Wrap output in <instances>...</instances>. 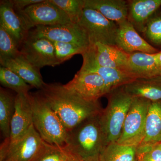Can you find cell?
I'll return each instance as SVG.
<instances>
[{
    "instance_id": "cell-1",
    "label": "cell",
    "mask_w": 161,
    "mask_h": 161,
    "mask_svg": "<svg viewBox=\"0 0 161 161\" xmlns=\"http://www.w3.org/2000/svg\"><path fill=\"white\" fill-rule=\"evenodd\" d=\"M39 92L67 132L87 119L99 115L103 109L98 101L87 100L60 83H46Z\"/></svg>"
},
{
    "instance_id": "cell-2",
    "label": "cell",
    "mask_w": 161,
    "mask_h": 161,
    "mask_svg": "<svg viewBox=\"0 0 161 161\" xmlns=\"http://www.w3.org/2000/svg\"><path fill=\"white\" fill-rule=\"evenodd\" d=\"M100 115L87 119L68 132L64 147L80 159L100 155L108 144Z\"/></svg>"
},
{
    "instance_id": "cell-3",
    "label": "cell",
    "mask_w": 161,
    "mask_h": 161,
    "mask_svg": "<svg viewBox=\"0 0 161 161\" xmlns=\"http://www.w3.org/2000/svg\"><path fill=\"white\" fill-rule=\"evenodd\" d=\"M28 97L34 126L42 139L51 145L65 147L68 132L56 112L40 92L29 93Z\"/></svg>"
},
{
    "instance_id": "cell-4",
    "label": "cell",
    "mask_w": 161,
    "mask_h": 161,
    "mask_svg": "<svg viewBox=\"0 0 161 161\" xmlns=\"http://www.w3.org/2000/svg\"><path fill=\"white\" fill-rule=\"evenodd\" d=\"M107 95L108 104L100 116L109 144L117 142L120 137L133 98L126 92L124 86L113 90Z\"/></svg>"
},
{
    "instance_id": "cell-5",
    "label": "cell",
    "mask_w": 161,
    "mask_h": 161,
    "mask_svg": "<svg viewBox=\"0 0 161 161\" xmlns=\"http://www.w3.org/2000/svg\"><path fill=\"white\" fill-rule=\"evenodd\" d=\"M151 101L142 98H133L117 142L138 147L144 138L146 121Z\"/></svg>"
},
{
    "instance_id": "cell-6",
    "label": "cell",
    "mask_w": 161,
    "mask_h": 161,
    "mask_svg": "<svg viewBox=\"0 0 161 161\" xmlns=\"http://www.w3.org/2000/svg\"><path fill=\"white\" fill-rule=\"evenodd\" d=\"M16 12L28 32L37 26L72 23L68 16L50 0H44Z\"/></svg>"
},
{
    "instance_id": "cell-7",
    "label": "cell",
    "mask_w": 161,
    "mask_h": 161,
    "mask_svg": "<svg viewBox=\"0 0 161 161\" xmlns=\"http://www.w3.org/2000/svg\"><path fill=\"white\" fill-rule=\"evenodd\" d=\"M78 24L88 36L90 45L96 43L115 45L118 25L105 17L99 12L85 7Z\"/></svg>"
},
{
    "instance_id": "cell-8",
    "label": "cell",
    "mask_w": 161,
    "mask_h": 161,
    "mask_svg": "<svg viewBox=\"0 0 161 161\" xmlns=\"http://www.w3.org/2000/svg\"><path fill=\"white\" fill-rule=\"evenodd\" d=\"M28 37L44 38L52 42L75 43L87 48L90 45L87 35L78 23L37 26L30 31Z\"/></svg>"
},
{
    "instance_id": "cell-9",
    "label": "cell",
    "mask_w": 161,
    "mask_h": 161,
    "mask_svg": "<svg viewBox=\"0 0 161 161\" xmlns=\"http://www.w3.org/2000/svg\"><path fill=\"white\" fill-rule=\"evenodd\" d=\"M64 86L90 101H98L99 98L109 93L104 81L98 74L81 69Z\"/></svg>"
},
{
    "instance_id": "cell-10",
    "label": "cell",
    "mask_w": 161,
    "mask_h": 161,
    "mask_svg": "<svg viewBox=\"0 0 161 161\" xmlns=\"http://www.w3.org/2000/svg\"><path fill=\"white\" fill-rule=\"evenodd\" d=\"M20 48L21 54L38 69L60 64L56 58L53 42L47 39L27 37Z\"/></svg>"
},
{
    "instance_id": "cell-11",
    "label": "cell",
    "mask_w": 161,
    "mask_h": 161,
    "mask_svg": "<svg viewBox=\"0 0 161 161\" xmlns=\"http://www.w3.org/2000/svg\"><path fill=\"white\" fill-rule=\"evenodd\" d=\"M86 50L81 55L83 64L80 69L98 74L104 81L109 93L136 79L130 72L125 70L100 66Z\"/></svg>"
},
{
    "instance_id": "cell-12",
    "label": "cell",
    "mask_w": 161,
    "mask_h": 161,
    "mask_svg": "<svg viewBox=\"0 0 161 161\" xmlns=\"http://www.w3.org/2000/svg\"><path fill=\"white\" fill-rule=\"evenodd\" d=\"M86 51L101 66L125 70L128 71L130 54L116 45L96 43L91 44Z\"/></svg>"
},
{
    "instance_id": "cell-13",
    "label": "cell",
    "mask_w": 161,
    "mask_h": 161,
    "mask_svg": "<svg viewBox=\"0 0 161 161\" xmlns=\"http://www.w3.org/2000/svg\"><path fill=\"white\" fill-rule=\"evenodd\" d=\"M115 45L129 54L135 52L154 54L159 52L140 36L129 20L118 25Z\"/></svg>"
},
{
    "instance_id": "cell-14",
    "label": "cell",
    "mask_w": 161,
    "mask_h": 161,
    "mask_svg": "<svg viewBox=\"0 0 161 161\" xmlns=\"http://www.w3.org/2000/svg\"><path fill=\"white\" fill-rule=\"evenodd\" d=\"M28 95H16L14 113L10 125V144L19 140L33 125L32 110Z\"/></svg>"
},
{
    "instance_id": "cell-15",
    "label": "cell",
    "mask_w": 161,
    "mask_h": 161,
    "mask_svg": "<svg viewBox=\"0 0 161 161\" xmlns=\"http://www.w3.org/2000/svg\"><path fill=\"white\" fill-rule=\"evenodd\" d=\"M43 141L33 125L19 140L10 144L9 153L4 161H30L39 151Z\"/></svg>"
},
{
    "instance_id": "cell-16",
    "label": "cell",
    "mask_w": 161,
    "mask_h": 161,
    "mask_svg": "<svg viewBox=\"0 0 161 161\" xmlns=\"http://www.w3.org/2000/svg\"><path fill=\"white\" fill-rule=\"evenodd\" d=\"M0 63L1 66L14 72L33 88L40 90L46 84L40 69L32 65L21 54L15 58L0 60Z\"/></svg>"
},
{
    "instance_id": "cell-17",
    "label": "cell",
    "mask_w": 161,
    "mask_h": 161,
    "mask_svg": "<svg viewBox=\"0 0 161 161\" xmlns=\"http://www.w3.org/2000/svg\"><path fill=\"white\" fill-rule=\"evenodd\" d=\"M128 71L136 79L161 76V69L157 62L155 53L135 52L130 54Z\"/></svg>"
},
{
    "instance_id": "cell-18",
    "label": "cell",
    "mask_w": 161,
    "mask_h": 161,
    "mask_svg": "<svg viewBox=\"0 0 161 161\" xmlns=\"http://www.w3.org/2000/svg\"><path fill=\"white\" fill-rule=\"evenodd\" d=\"M0 25L11 35L20 46L28 37V32L24 27L20 17L14 9L10 0L1 1Z\"/></svg>"
},
{
    "instance_id": "cell-19",
    "label": "cell",
    "mask_w": 161,
    "mask_h": 161,
    "mask_svg": "<svg viewBox=\"0 0 161 161\" xmlns=\"http://www.w3.org/2000/svg\"><path fill=\"white\" fill-rule=\"evenodd\" d=\"M85 7L97 10L118 25L128 20L129 3L124 0H85Z\"/></svg>"
},
{
    "instance_id": "cell-20",
    "label": "cell",
    "mask_w": 161,
    "mask_h": 161,
    "mask_svg": "<svg viewBox=\"0 0 161 161\" xmlns=\"http://www.w3.org/2000/svg\"><path fill=\"white\" fill-rule=\"evenodd\" d=\"M128 20L136 29L144 32L147 22L161 6V0L129 1Z\"/></svg>"
},
{
    "instance_id": "cell-21",
    "label": "cell",
    "mask_w": 161,
    "mask_h": 161,
    "mask_svg": "<svg viewBox=\"0 0 161 161\" xmlns=\"http://www.w3.org/2000/svg\"><path fill=\"white\" fill-rule=\"evenodd\" d=\"M124 88L132 98H146L152 102L161 101V76L137 78L124 86Z\"/></svg>"
},
{
    "instance_id": "cell-22",
    "label": "cell",
    "mask_w": 161,
    "mask_h": 161,
    "mask_svg": "<svg viewBox=\"0 0 161 161\" xmlns=\"http://www.w3.org/2000/svg\"><path fill=\"white\" fill-rule=\"evenodd\" d=\"M161 142V101L151 102L146 121L144 138L137 149H146Z\"/></svg>"
},
{
    "instance_id": "cell-23",
    "label": "cell",
    "mask_w": 161,
    "mask_h": 161,
    "mask_svg": "<svg viewBox=\"0 0 161 161\" xmlns=\"http://www.w3.org/2000/svg\"><path fill=\"white\" fill-rule=\"evenodd\" d=\"M16 96L3 88L0 89V129L5 138L10 136V125L15 111Z\"/></svg>"
},
{
    "instance_id": "cell-24",
    "label": "cell",
    "mask_w": 161,
    "mask_h": 161,
    "mask_svg": "<svg viewBox=\"0 0 161 161\" xmlns=\"http://www.w3.org/2000/svg\"><path fill=\"white\" fill-rule=\"evenodd\" d=\"M100 161H137V148L117 142L108 144L100 155Z\"/></svg>"
},
{
    "instance_id": "cell-25",
    "label": "cell",
    "mask_w": 161,
    "mask_h": 161,
    "mask_svg": "<svg viewBox=\"0 0 161 161\" xmlns=\"http://www.w3.org/2000/svg\"><path fill=\"white\" fill-rule=\"evenodd\" d=\"M0 82L3 86L20 95H28L33 88L14 72L2 66L0 67Z\"/></svg>"
},
{
    "instance_id": "cell-26",
    "label": "cell",
    "mask_w": 161,
    "mask_h": 161,
    "mask_svg": "<svg viewBox=\"0 0 161 161\" xmlns=\"http://www.w3.org/2000/svg\"><path fill=\"white\" fill-rule=\"evenodd\" d=\"M68 16L71 22L78 23L85 8V0H50Z\"/></svg>"
},
{
    "instance_id": "cell-27",
    "label": "cell",
    "mask_w": 161,
    "mask_h": 161,
    "mask_svg": "<svg viewBox=\"0 0 161 161\" xmlns=\"http://www.w3.org/2000/svg\"><path fill=\"white\" fill-rule=\"evenodd\" d=\"M65 156L64 147L51 145L43 141L39 151L30 161H64Z\"/></svg>"
},
{
    "instance_id": "cell-28",
    "label": "cell",
    "mask_w": 161,
    "mask_h": 161,
    "mask_svg": "<svg viewBox=\"0 0 161 161\" xmlns=\"http://www.w3.org/2000/svg\"><path fill=\"white\" fill-rule=\"evenodd\" d=\"M20 47L9 32L0 25V60L21 54Z\"/></svg>"
},
{
    "instance_id": "cell-29",
    "label": "cell",
    "mask_w": 161,
    "mask_h": 161,
    "mask_svg": "<svg viewBox=\"0 0 161 161\" xmlns=\"http://www.w3.org/2000/svg\"><path fill=\"white\" fill-rule=\"evenodd\" d=\"M52 42L54 47L56 58L60 64L69 60L75 55H82L88 48L75 43Z\"/></svg>"
},
{
    "instance_id": "cell-30",
    "label": "cell",
    "mask_w": 161,
    "mask_h": 161,
    "mask_svg": "<svg viewBox=\"0 0 161 161\" xmlns=\"http://www.w3.org/2000/svg\"><path fill=\"white\" fill-rule=\"evenodd\" d=\"M143 33L151 43L161 46V14L153 15L150 18Z\"/></svg>"
},
{
    "instance_id": "cell-31",
    "label": "cell",
    "mask_w": 161,
    "mask_h": 161,
    "mask_svg": "<svg viewBox=\"0 0 161 161\" xmlns=\"http://www.w3.org/2000/svg\"><path fill=\"white\" fill-rule=\"evenodd\" d=\"M140 161H161V142L137 153Z\"/></svg>"
},
{
    "instance_id": "cell-32",
    "label": "cell",
    "mask_w": 161,
    "mask_h": 161,
    "mask_svg": "<svg viewBox=\"0 0 161 161\" xmlns=\"http://www.w3.org/2000/svg\"><path fill=\"white\" fill-rule=\"evenodd\" d=\"M14 9L16 12L22 11L26 7L42 3L44 0H10Z\"/></svg>"
},
{
    "instance_id": "cell-33",
    "label": "cell",
    "mask_w": 161,
    "mask_h": 161,
    "mask_svg": "<svg viewBox=\"0 0 161 161\" xmlns=\"http://www.w3.org/2000/svg\"><path fill=\"white\" fill-rule=\"evenodd\" d=\"M10 146L9 137L5 138L0 147V161H3L6 158L9 153Z\"/></svg>"
},
{
    "instance_id": "cell-34",
    "label": "cell",
    "mask_w": 161,
    "mask_h": 161,
    "mask_svg": "<svg viewBox=\"0 0 161 161\" xmlns=\"http://www.w3.org/2000/svg\"><path fill=\"white\" fill-rule=\"evenodd\" d=\"M65 148V147H64ZM65 156L64 161H80V159L76 155L65 149Z\"/></svg>"
},
{
    "instance_id": "cell-35",
    "label": "cell",
    "mask_w": 161,
    "mask_h": 161,
    "mask_svg": "<svg viewBox=\"0 0 161 161\" xmlns=\"http://www.w3.org/2000/svg\"><path fill=\"white\" fill-rule=\"evenodd\" d=\"M100 155L80 159V161H100Z\"/></svg>"
},
{
    "instance_id": "cell-36",
    "label": "cell",
    "mask_w": 161,
    "mask_h": 161,
    "mask_svg": "<svg viewBox=\"0 0 161 161\" xmlns=\"http://www.w3.org/2000/svg\"><path fill=\"white\" fill-rule=\"evenodd\" d=\"M156 59L159 67L161 69V51L155 53Z\"/></svg>"
},
{
    "instance_id": "cell-37",
    "label": "cell",
    "mask_w": 161,
    "mask_h": 161,
    "mask_svg": "<svg viewBox=\"0 0 161 161\" xmlns=\"http://www.w3.org/2000/svg\"><path fill=\"white\" fill-rule=\"evenodd\" d=\"M137 161H140V160L138 158H137Z\"/></svg>"
}]
</instances>
